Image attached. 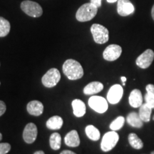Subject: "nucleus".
Masks as SVG:
<instances>
[{
  "label": "nucleus",
  "instance_id": "f257e3e1",
  "mask_svg": "<svg viewBox=\"0 0 154 154\" xmlns=\"http://www.w3.org/2000/svg\"><path fill=\"white\" fill-rule=\"evenodd\" d=\"M63 73L70 80H77L84 76V69L79 62L68 59L63 64Z\"/></svg>",
  "mask_w": 154,
  "mask_h": 154
},
{
  "label": "nucleus",
  "instance_id": "f03ea898",
  "mask_svg": "<svg viewBox=\"0 0 154 154\" xmlns=\"http://www.w3.org/2000/svg\"><path fill=\"white\" fill-rule=\"evenodd\" d=\"M98 11V7L93 4L86 3L79 7L76 11V18L79 22H85L91 20L96 17Z\"/></svg>",
  "mask_w": 154,
  "mask_h": 154
},
{
  "label": "nucleus",
  "instance_id": "7ed1b4c3",
  "mask_svg": "<svg viewBox=\"0 0 154 154\" xmlns=\"http://www.w3.org/2000/svg\"><path fill=\"white\" fill-rule=\"evenodd\" d=\"M91 32L96 43L103 44L106 43L109 38V32L105 26L99 24H94L91 27Z\"/></svg>",
  "mask_w": 154,
  "mask_h": 154
},
{
  "label": "nucleus",
  "instance_id": "20e7f679",
  "mask_svg": "<svg viewBox=\"0 0 154 154\" xmlns=\"http://www.w3.org/2000/svg\"><path fill=\"white\" fill-rule=\"evenodd\" d=\"M21 9L28 16L34 18L41 17L43 14V9L41 6L35 2L30 1V0L23 1L21 4Z\"/></svg>",
  "mask_w": 154,
  "mask_h": 154
},
{
  "label": "nucleus",
  "instance_id": "39448f33",
  "mask_svg": "<svg viewBox=\"0 0 154 154\" xmlns=\"http://www.w3.org/2000/svg\"><path fill=\"white\" fill-rule=\"evenodd\" d=\"M119 140V136L114 131L107 132L102 138L101 149L103 151L108 152L115 147Z\"/></svg>",
  "mask_w": 154,
  "mask_h": 154
},
{
  "label": "nucleus",
  "instance_id": "423d86ee",
  "mask_svg": "<svg viewBox=\"0 0 154 154\" xmlns=\"http://www.w3.org/2000/svg\"><path fill=\"white\" fill-rule=\"evenodd\" d=\"M61 79V74L59 71L56 68L49 69L44 75L42 79V82L44 86L47 88H52L57 85Z\"/></svg>",
  "mask_w": 154,
  "mask_h": 154
},
{
  "label": "nucleus",
  "instance_id": "0eeeda50",
  "mask_svg": "<svg viewBox=\"0 0 154 154\" xmlns=\"http://www.w3.org/2000/svg\"><path fill=\"white\" fill-rule=\"evenodd\" d=\"M88 105L93 110L99 113H105L109 107L106 99L99 96H91L88 100Z\"/></svg>",
  "mask_w": 154,
  "mask_h": 154
},
{
  "label": "nucleus",
  "instance_id": "6e6552de",
  "mask_svg": "<svg viewBox=\"0 0 154 154\" xmlns=\"http://www.w3.org/2000/svg\"><path fill=\"white\" fill-rule=\"evenodd\" d=\"M122 53V49L117 44H111L106 48L103 53V59L109 61H113L118 59Z\"/></svg>",
  "mask_w": 154,
  "mask_h": 154
},
{
  "label": "nucleus",
  "instance_id": "1a4fd4ad",
  "mask_svg": "<svg viewBox=\"0 0 154 154\" xmlns=\"http://www.w3.org/2000/svg\"><path fill=\"white\" fill-rule=\"evenodd\" d=\"M154 59V52L153 50L147 49L142 53L137 59L136 63L141 69H147L151 66Z\"/></svg>",
  "mask_w": 154,
  "mask_h": 154
},
{
  "label": "nucleus",
  "instance_id": "9d476101",
  "mask_svg": "<svg viewBox=\"0 0 154 154\" xmlns=\"http://www.w3.org/2000/svg\"><path fill=\"white\" fill-rule=\"evenodd\" d=\"M124 94L123 87L119 84H115L111 86L107 94V100L111 104L118 103L121 101Z\"/></svg>",
  "mask_w": 154,
  "mask_h": 154
},
{
  "label": "nucleus",
  "instance_id": "9b49d317",
  "mask_svg": "<svg viewBox=\"0 0 154 154\" xmlns=\"http://www.w3.org/2000/svg\"><path fill=\"white\" fill-rule=\"evenodd\" d=\"M38 131L36 126L33 123H29L25 126L23 131V138L26 143H32L35 141Z\"/></svg>",
  "mask_w": 154,
  "mask_h": 154
},
{
  "label": "nucleus",
  "instance_id": "f8f14e48",
  "mask_svg": "<svg viewBox=\"0 0 154 154\" xmlns=\"http://www.w3.org/2000/svg\"><path fill=\"white\" fill-rule=\"evenodd\" d=\"M135 10L134 6L130 0H118L117 4V11L121 17H126L134 13Z\"/></svg>",
  "mask_w": 154,
  "mask_h": 154
},
{
  "label": "nucleus",
  "instance_id": "ddd939ff",
  "mask_svg": "<svg viewBox=\"0 0 154 154\" xmlns=\"http://www.w3.org/2000/svg\"><path fill=\"white\" fill-rule=\"evenodd\" d=\"M26 109L29 114L38 116L43 113L44 105L39 101H32L27 104Z\"/></svg>",
  "mask_w": 154,
  "mask_h": 154
},
{
  "label": "nucleus",
  "instance_id": "4468645a",
  "mask_svg": "<svg viewBox=\"0 0 154 154\" xmlns=\"http://www.w3.org/2000/svg\"><path fill=\"white\" fill-rule=\"evenodd\" d=\"M65 143L69 147H77L80 144V138L78 132L76 130H72L66 135L64 138Z\"/></svg>",
  "mask_w": 154,
  "mask_h": 154
},
{
  "label": "nucleus",
  "instance_id": "2eb2a0df",
  "mask_svg": "<svg viewBox=\"0 0 154 154\" xmlns=\"http://www.w3.org/2000/svg\"><path fill=\"white\" fill-rule=\"evenodd\" d=\"M128 101H129L130 105L134 108L140 107L143 104V97H142V94L140 90H133L130 94Z\"/></svg>",
  "mask_w": 154,
  "mask_h": 154
},
{
  "label": "nucleus",
  "instance_id": "dca6fc26",
  "mask_svg": "<svg viewBox=\"0 0 154 154\" xmlns=\"http://www.w3.org/2000/svg\"><path fill=\"white\" fill-rule=\"evenodd\" d=\"M103 88V85L101 82H93L89 83L84 88V93L86 95H93L101 91Z\"/></svg>",
  "mask_w": 154,
  "mask_h": 154
},
{
  "label": "nucleus",
  "instance_id": "f3484780",
  "mask_svg": "<svg viewBox=\"0 0 154 154\" xmlns=\"http://www.w3.org/2000/svg\"><path fill=\"white\" fill-rule=\"evenodd\" d=\"M74 114L76 117H82L86 113L85 103L80 99H75L72 103Z\"/></svg>",
  "mask_w": 154,
  "mask_h": 154
},
{
  "label": "nucleus",
  "instance_id": "a211bd4d",
  "mask_svg": "<svg viewBox=\"0 0 154 154\" xmlns=\"http://www.w3.org/2000/svg\"><path fill=\"white\" fill-rule=\"evenodd\" d=\"M126 121L130 126L134 128H141L143 125V121L140 119L139 114L136 112H131L127 116Z\"/></svg>",
  "mask_w": 154,
  "mask_h": 154
},
{
  "label": "nucleus",
  "instance_id": "6ab92c4d",
  "mask_svg": "<svg viewBox=\"0 0 154 154\" xmlns=\"http://www.w3.org/2000/svg\"><path fill=\"white\" fill-rule=\"evenodd\" d=\"M46 125L49 129L59 130L63 125V119L59 116H54L47 121Z\"/></svg>",
  "mask_w": 154,
  "mask_h": 154
},
{
  "label": "nucleus",
  "instance_id": "aec40b11",
  "mask_svg": "<svg viewBox=\"0 0 154 154\" xmlns=\"http://www.w3.org/2000/svg\"><path fill=\"white\" fill-rule=\"evenodd\" d=\"M151 111L152 109H151L146 103H143L140 106L138 114H139L142 121L144 122H149L150 119H151Z\"/></svg>",
  "mask_w": 154,
  "mask_h": 154
},
{
  "label": "nucleus",
  "instance_id": "412c9836",
  "mask_svg": "<svg viewBox=\"0 0 154 154\" xmlns=\"http://www.w3.org/2000/svg\"><path fill=\"white\" fill-rule=\"evenodd\" d=\"M128 142L132 148L135 149H141L143 147V143L136 134L131 133L128 135Z\"/></svg>",
  "mask_w": 154,
  "mask_h": 154
},
{
  "label": "nucleus",
  "instance_id": "4be33fe9",
  "mask_svg": "<svg viewBox=\"0 0 154 154\" xmlns=\"http://www.w3.org/2000/svg\"><path fill=\"white\" fill-rule=\"evenodd\" d=\"M50 146L53 150L57 151L61 148V137L60 134L58 133H53L49 138Z\"/></svg>",
  "mask_w": 154,
  "mask_h": 154
},
{
  "label": "nucleus",
  "instance_id": "5701e85b",
  "mask_svg": "<svg viewBox=\"0 0 154 154\" xmlns=\"http://www.w3.org/2000/svg\"><path fill=\"white\" fill-rule=\"evenodd\" d=\"M85 131L88 138L92 140H98L100 138V132L99 129L92 125H88L86 126Z\"/></svg>",
  "mask_w": 154,
  "mask_h": 154
},
{
  "label": "nucleus",
  "instance_id": "b1692460",
  "mask_svg": "<svg viewBox=\"0 0 154 154\" xmlns=\"http://www.w3.org/2000/svg\"><path fill=\"white\" fill-rule=\"evenodd\" d=\"M10 23L8 20L0 17V37L7 36L10 32Z\"/></svg>",
  "mask_w": 154,
  "mask_h": 154
},
{
  "label": "nucleus",
  "instance_id": "393cba45",
  "mask_svg": "<svg viewBox=\"0 0 154 154\" xmlns=\"http://www.w3.org/2000/svg\"><path fill=\"white\" fill-rule=\"evenodd\" d=\"M125 123V119L123 116H119L115 119L114 121H113L110 124V128L112 131H118L120 130L122 128L123 126L124 125Z\"/></svg>",
  "mask_w": 154,
  "mask_h": 154
},
{
  "label": "nucleus",
  "instance_id": "a878e982",
  "mask_svg": "<svg viewBox=\"0 0 154 154\" xmlns=\"http://www.w3.org/2000/svg\"><path fill=\"white\" fill-rule=\"evenodd\" d=\"M11 150V145L8 143H0V154H7Z\"/></svg>",
  "mask_w": 154,
  "mask_h": 154
},
{
  "label": "nucleus",
  "instance_id": "bb28decb",
  "mask_svg": "<svg viewBox=\"0 0 154 154\" xmlns=\"http://www.w3.org/2000/svg\"><path fill=\"white\" fill-rule=\"evenodd\" d=\"M145 101H146V103L151 108V109H154V98L152 97L149 95V94L146 93L145 95Z\"/></svg>",
  "mask_w": 154,
  "mask_h": 154
},
{
  "label": "nucleus",
  "instance_id": "cd10ccee",
  "mask_svg": "<svg viewBox=\"0 0 154 154\" xmlns=\"http://www.w3.org/2000/svg\"><path fill=\"white\" fill-rule=\"evenodd\" d=\"M147 94L154 98V85L153 84H148L146 87Z\"/></svg>",
  "mask_w": 154,
  "mask_h": 154
},
{
  "label": "nucleus",
  "instance_id": "c85d7f7f",
  "mask_svg": "<svg viewBox=\"0 0 154 154\" xmlns=\"http://www.w3.org/2000/svg\"><path fill=\"white\" fill-rule=\"evenodd\" d=\"M7 110V106H6L5 103L2 101H0V116H2Z\"/></svg>",
  "mask_w": 154,
  "mask_h": 154
},
{
  "label": "nucleus",
  "instance_id": "c756f323",
  "mask_svg": "<svg viewBox=\"0 0 154 154\" xmlns=\"http://www.w3.org/2000/svg\"><path fill=\"white\" fill-rule=\"evenodd\" d=\"M91 3L99 8L101 6V0H91Z\"/></svg>",
  "mask_w": 154,
  "mask_h": 154
},
{
  "label": "nucleus",
  "instance_id": "7c9ffc66",
  "mask_svg": "<svg viewBox=\"0 0 154 154\" xmlns=\"http://www.w3.org/2000/svg\"><path fill=\"white\" fill-rule=\"evenodd\" d=\"M60 154H76L74 152L69 151V150H65V151H63Z\"/></svg>",
  "mask_w": 154,
  "mask_h": 154
},
{
  "label": "nucleus",
  "instance_id": "2f4dec72",
  "mask_svg": "<svg viewBox=\"0 0 154 154\" xmlns=\"http://www.w3.org/2000/svg\"><path fill=\"white\" fill-rule=\"evenodd\" d=\"M151 16H152V18H153V21H154V5L153 6V7H152V9H151Z\"/></svg>",
  "mask_w": 154,
  "mask_h": 154
},
{
  "label": "nucleus",
  "instance_id": "473e14b6",
  "mask_svg": "<svg viewBox=\"0 0 154 154\" xmlns=\"http://www.w3.org/2000/svg\"><path fill=\"white\" fill-rule=\"evenodd\" d=\"M121 81H122V82L123 83H126V78L125 76H122L121 78Z\"/></svg>",
  "mask_w": 154,
  "mask_h": 154
},
{
  "label": "nucleus",
  "instance_id": "72a5a7b5",
  "mask_svg": "<svg viewBox=\"0 0 154 154\" xmlns=\"http://www.w3.org/2000/svg\"><path fill=\"white\" fill-rule=\"evenodd\" d=\"M34 154H45V153H44V151H36Z\"/></svg>",
  "mask_w": 154,
  "mask_h": 154
},
{
  "label": "nucleus",
  "instance_id": "f704fd0d",
  "mask_svg": "<svg viewBox=\"0 0 154 154\" xmlns=\"http://www.w3.org/2000/svg\"><path fill=\"white\" fill-rule=\"evenodd\" d=\"M109 3H114L116 2H118V0H106Z\"/></svg>",
  "mask_w": 154,
  "mask_h": 154
},
{
  "label": "nucleus",
  "instance_id": "c9c22d12",
  "mask_svg": "<svg viewBox=\"0 0 154 154\" xmlns=\"http://www.w3.org/2000/svg\"><path fill=\"white\" fill-rule=\"evenodd\" d=\"M2 139V135L1 133H0V140Z\"/></svg>",
  "mask_w": 154,
  "mask_h": 154
},
{
  "label": "nucleus",
  "instance_id": "e433bc0d",
  "mask_svg": "<svg viewBox=\"0 0 154 154\" xmlns=\"http://www.w3.org/2000/svg\"><path fill=\"white\" fill-rule=\"evenodd\" d=\"M151 154H154V151H152Z\"/></svg>",
  "mask_w": 154,
  "mask_h": 154
},
{
  "label": "nucleus",
  "instance_id": "4c0bfd02",
  "mask_svg": "<svg viewBox=\"0 0 154 154\" xmlns=\"http://www.w3.org/2000/svg\"><path fill=\"white\" fill-rule=\"evenodd\" d=\"M153 120H154V116H153Z\"/></svg>",
  "mask_w": 154,
  "mask_h": 154
},
{
  "label": "nucleus",
  "instance_id": "58836bf2",
  "mask_svg": "<svg viewBox=\"0 0 154 154\" xmlns=\"http://www.w3.org/2000/svg\"><path fill=\"white\" fill-rule=\"evenodd\" d=\"M0 84H1V82H0Z\"/></svg>",
  "mask_w": 154,
  "mask_h": 154
}]
</instances>
